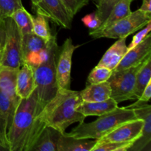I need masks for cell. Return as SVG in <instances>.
<instances>
[{
	"label": "cell",
	"instance_id": "1",
	"mask_svg": "<svg viewBox=\"0 0 151 151\" xmlns=\"http://www.w3.org/2000/svg\"><path fill=\"white\" fill-rule=\"evenodd\" d=\"M41 111L35 91L28 98L21 99L7 131L10 151H31L45 128L38 117Z\"/></svg>",
	"mask_w": 151,
	"mask_h": 151
},
{
	"label": "cell",
	"instance_id": "2",
	"mask_svg": "<svg viewBox=\"0 0 151 151\" xmlns=\"http://www.w3.org/2000/svg\"><path fill=\"white\" fill-rule=\"evenodd\" d=\"M80 91L58 89L55 97L46 105L38 117L41 125L51 127L61 134L75 122H83L86 117L77 111L82 103Z\"/></svg>",
	"mask_w": 151,
	"mask_h": 151
},
{
	"label": "cell",
	"instance_id": "3",
	"mask_svg": "<svg viewBox=\"0 0 151 151\" xmlns=\"http://www.w3.org/2000/svg\"><path fill=\"white\" fill-rule=\"evenodd\" d=\"M139 119L133 109L118 107L89 123L81 122L66 135L77 139H99L115 128L128 121Z\"/></svg>",
	"mask_w": 151,
	"mask_h": 151
},
{
	"label": "cell",
	"instance_id": "4",
	"mask_svg": "<svg viewBox=\"0 0 151 151\" xmlns=\"http://www.w3.org/2000/svg\"><path fill=\"white\" fill-rule=\"evenodd\" d=\"M59 52L56 35H53L51 45L44 60L33 69L35 92L41 111L55 97L58 88L56 81V60Z\"/></svg>",
	"mask_w": 151,
	"mask_h": 151
},
{
	"label": "cell",
	"instance_id": "5",
	"mask_svg": "<svg viewBox=\"0 0 151 151\" xmlns=\"http://www.w3.org/2000/svg\"><path fill=\"white\" fill-rule=\"evenodd\" d=\"M150 22H151V15L138 9L136 11L131 12L129 15L108 29L91 36L94 39L101 38L114 39L127 38L128 35L144 27Z\"/></svg>",
	"mask_w": 151,
	"mask_h": 151
},
{
	"label": "cell",
	"instance_id": "6",
	"mask_svg": "<svg viewBox=\"0 0 151 151\" xmlns=\"http://www.w3.org/2000/svg\"><path fill=\"white\" fill-rule=\"evenodd\" d=\"M145 61L132 67L112 72L108 81L111 88V97L116 103H119L121 102L134 99V92L136 78L137 72Z\"/></svg>",
	"mask_w": 151,
	"mask_h": 151
},
{
	"label": "cell",
	"instance_id": "7",
	"mask_svg": "<svg viewBox=\"0 0 151 151\" xmlns=\"http://www.w3.org/2000/svg\"><path fill=\"white\" fill-rule=\"evenodd\" d=\"M6 35L2 50L1 66L19 69L22 65V35L17 25L11 17L4 19Z\"/></svg>",
	"mask_w": 151,
	"mask_h": 151
},
{
	"label": "cell",
	"instance_id": "8",
	"mask_svg": "<svg viewBox=\"0 0 151 151\" xmlns=\"http://www.w3.org/2000/svg\"><path fill=\"white\" fill-rule=\"evenodd\" d=\"M53 35L50 41L38 36L33 32L22 36V64L27 63L33 69L37 67L47 55Z\"/></svg>",
	"mask_w": 151,
	"mask_h": 151
},
{
	"label": "cell",
	"instance_id": "9",
	"mask_svg": "<svg viewBox=\"0 0 151 151\" xmlns=\"http://www.w3.org/2000/svg\"><path fill=\"white\" fill-rule=\"evenodd\" d=\"M76 48L72 38H68L59 50L56 60V81L58 89L70 88L72 55Z\"/></svg>",
	"mask_w": 151,
	"mask_h": 151
},
{
	"label": "cell",
	"instance_id": "10",
	"mask_svg": "<svg viewBox=\"0 0 151 151\" xmlns=\"http://www.w3.org/2000/svg\"><path fill=\"white\" fill-rule=\"evenodd\" d=\"M37 14H41L55 24L66 29H72L73 17L64 7L60 0H41L36 5H32Z\"/></svg>",
	"mask_w": 151,
	"mask_h": 151
},
{
	"label": "cell",
	"instance_id": "11",
	"mask_svg": "<svg viewBox=\"0 0 151 151\" xmlns=\"http://www.w3.org/2000/svg\"><path fill=\"white\" fill-rule=\"evenodd\" d=\"M144 120L137 119L128 121L112 130L102 138L97 139V142H134L142 135Z\"/></svg>",
	"mask_w": 151,
	"mask_h": 151
},
{
	"label": "cell",
	"instance_id": "12",
	"mask_svg": "<svg viewBox=\"0 0 151 151\" xmlns=\"http://www.w3.org/2000/svg\"><path fill=\"white\" fill-rule=\"evenodd\" d=\"M150 56H151V34L149 33L140 44L128 50L113 72L128 69L143 63Z\"/></svg>",
	"mask_w": 151,
	"mask_h": 151
},
{
	"label": "cell",
	"instance_id": "13",
	"mask_svg": "<svg viewBox=\"0 0 151 151\" xmlns=\"http://www.w3.org/2000/svg\"><path fill=\"white\" fill-rule=\"evenodd\" d=\"M139 119L144 120L142 135L136 140L128 151H142L150 147L151 142V106L145 104L133 109Z\"/></svg>",
	"mask_w": 151,
	"mask_h": 151
},
{
	"label": "cell",
	"instance_id": "14",
	"mask_svg": "<svg viewBox=\"0 0 151 151\" xmlns=\"http://www.w3.org/2000/svg\"><path fill=\"white\" fill-rule=\"evenodd\" d=\"M35 89L33 69L23 63L18 70L16 81V94L19 98H28Z\"/></svg>",
	"mask_w": 151,
	"mask_h": 151
},
{
	"label": "cell",
	"instance_id": "15",
	"mask_svg": "<svg viewBox=\"0 0 151 151\" xmlns=\"http://www.w3.org/2000/svg\"><path fill=\"white\" fill-rule=\"evenodd\" d=\"M127 38H119L103 55L97 66H105L112 71L117 66L120 60L128 51Z\"/></svg>",
	"mask_w": 151,
	"mask_h": 151
},
{
	"label": "cell",
	"instance_id": "16",
	"mask_svg": "<svg viewBox=\"0 0 151 151\" xmlns=\"http://www.w3.org/2000/svg\"><path fill=\"white\" fill-rule=\"evenodd\" d=\"M131 2H132L131 0H119V1H117L111 9L106 20L101 24V25L97 29L89 31L90 36L108 29L115 23L119 22V20L123 19L124 17L129 15L131 13Z\"/></svg>",
	"mask_w": 151,
	"mask_h": 151
},
{
	"label": "cell",
	"instance_id": "17",
	"mask_svg": "<svg viewBox=\"0 0 151 151\" xmlns=\"http://www.w3.org/2000/svg\"><path fill=\"white\" fill-rule=\"evenodd\" d=\"M118 104L119 103L111 97L100 102L83 101L78 107L77 111L82 114L85 117L91 116H100L116 109L119 107Z\"/></svg>",
	"mask_w": 151,
	"mask_h": 151
},
{
	"label": "cell",
	"instance_id": "18",
	"mask_svg": "<svg viewBox=\"0 0 151 151\" xmlns=\"http://www.w3.org/2000/svg\"><path fill=\"white\" fill-rule=\"evenodd\" d=\"M97 139H77L60 134L57 143V151H91Z\"/></svg>",
	"mask_w": 151,
	"mask_h": 151
},
{
	"label": "cell",
	"instance_id": "19",
	"mask_svg": "<svg viewBox=\"0 0 151 151\" xmlns=\"http://www.w3.org/2000/svg\"><path fill=\"white\" fill-rule=\"evenodd\" d=\"M83 101L100 102L108 100L111 95V88L109 81L97 84H89L80 91Z\"/></svg>",
	"mask_w": 151,
	"mask_h": 151
},
{
	"label": "cell",
	"instance_id": "20",
	"mask_svg": "<svg viewBox=\"0 0 151 151\" xmlns=\"http://www.w3.org/2000/svg\"><path fill=\"white\" fill-rule=\"evenodd\" d=\"M60 134L51 127L47 126L40 134L31 151H57V143Z\"/></svg>",
	"mask_w": 151,
	"mask_h": 151
},
{
	"label": "cell",
	"instance_id": "21",
	"mask_svg": "<svg viewBox=\"0 0 151 151\" xmlns=\"http://www.w3.org/2000/svg\"><path fill=\"white\" fill-rule=\"evenodd\" d=\"M20 100L12 98L0 89V113L5 122L7 131L13 122V117Z\"/></svg>",
	"mask_w": 151,
	"mask_h": 151
},
{
	"label": "cell",
	"instance_id": "22",
	"mask_svg": "<svg viewBox=\"0 0 151 151\" xmlns=\"http://www.w3.org/2000/svg\"><path fill=\"white\" fill-rule=\"evenodd\" d=\"M151 81V56L147 58L137 72L134 88V99H139L145 87Z\"/></svg>",
	"mask_w": 151,
	"mask_h": 151
},
{
	"label": "cell",
	"instance_id": "23",
	"mask_svg": "<svg viewBox=\"0 0 151 151\" xmlns=\"http://www.w3.org/2000/svg\"><path fill=\"white\" fill-rule=\"evenodd\" d=\"M19 28L22 37L32 32V17L24 7L19 9L10 16Z\"/></svg>",
	"mask_w": 151,
	"mask_h": 151
},
{
	"label": "cell",
	"instance_id": "24",
	"mask_svg": "<svg viewBox=\"0 0 151 151\" xmlns=\"http://www.w3.org/2000/svg\"><path fill=\"white\" fill-rule=\"evenodd\" d=\"M32 32L38 36L50 41L52 37L49 19L41 14H37L36 17H32Z\"/></svg>",
	"mask_w": 151,
	"mask_h": 151
},
{
	"label": "cell",
	"instance_id": "25",
	"mask_svg": "<svg viewBox=\"0 0 151 151\" xmlns=\"http://www.w3.org/2000/svg\"><path fill=\"white\" fill-rule=\"evenodd\" d=\"M113 71L105 66H97L91 71L87 81L89 84H97L108 81Z\"/></svg>",
	"mask_w": 151,
	"mask_h": 151
},
{
	"label": "cell",
	"instance_id": "26",
	"mask_svg": "<svg viewBox=\"0 0 151 151\" xmlns=\"http://www.w3.org/2000/svg\"><path fill=\"white\" fill-rule=\"evenodd\" d=\"M134 142H96L91 151H128Z\"/></svg>",
	"mask_w": 151,
	"mask_h": 151
},
{
	"label": "cell",
	"instance_id": "27",
	"mask_svg": "<svg viewBox=\"0 0 151 151\" xmlns=\"http://www.w3.org/2000/svg\"><path fill=\"white\" fill-rule=\"evenodd\" d=\"M22 7V0H0V19L10 17L14 12Z\"/></svg>",
	"mask_w": 151,
	"mask_h": 151
},
{
	"label": "cell",
	"instance_id": "28",
	"mask_svg": "<svg viewBox=\"0 0 151 151\" xmlns=\"http://www.w3.org/2000/svg\"><path fill=\"white\" fill-rule=\"evenodd\" d=\"M119 1V0H98L97 1L95 15L101 24L106 20L114 4ZM131 1H133L134 0Z\"/></svg>",
	"mask_w": 151,
	"mask_h": 151
},
{
	"label": "cell",
	"instance_id": "29",
	"mask_svg": "<svg viewBox=\"0 0 151 151\" xmlns=\"http://www.w3.org/2000/svg\"><path fill=\"white\" fill-rule=\"evenodd\" d=\"M69 14L74 16L83 7L88 4L90 0H60Z\"/></svg>",
	"mask_w": 151,
	"mask_h": 151
},
{
	"label": "cell",
	"instance_id": "30",
	"mask_svg": "<svg viewBox=\"0 0 151 151\" xmlns=\"http://www.w3.org/2000/svg\"><path fill=\"white\" fill-rule=\"evenodd\" d=\"M151 31V22L147 24V25L144 27L143 28H142V29L140 31H139L137 34L134 35L132 38V41L130 43L129 45L128 46V49L133 48L135 46H137V44H140L146 37L147 36L149 33H150Z\"/></svg>",
	"mask_w": 151,
	"mask_h": 151
},
{
	"label": "cell",
	"instance_id": "31",
	"mask_svg": "<svg viewBox=\"0 0 151 151\" xmlns=\"http://www.w3.org/2000/svg\"><path fill=\"white\" fill-rule=\"evenodd\" d=\"M151 98V81L148 83V84L147 85V86L145 87V88L144 89V91L142 93L141 96L139 99H137V101L136 103H134V104L130 105V106H126L127 108H129V109H134V108L139 107V106H141L142 105L147 104L148 103L149 100Z\"/></svg>",
	"mask_w": 151,
	"mask_h": 151
},
{
	"label": "cell",
	"instance_id": "32",
	"mask_svg": "<svg viewBox=\"0 0 151 151\" xmlns=\"http://www.w3.org/2000/svg\"><path fill=\"white\" fill-rule=\"evenodd\" d=\"M82 22L84 24V25L89 29V31L94 30L101 25V22L96 16L95 12L86 15L82 19Z\"/></svg>",
	"mask_w": 151,
	"mask_h": 151
},
{
	"label": "cell",
	"instance_id": "33",
	"mask_svg": "<svg viewBox=\"0 0 151 151\" xmlns=\"http://www.w3.org/2000/svg\"><path fill=\"white\" fill-rule=\"evenodd\" d=\"M0 145L9 150V143L7 139V131L6 129L5 122L0 113Z\"/></svg>",
	"mask_w": 151,
	"mask_h": 151
},
{
	"label": "cell",
	"instance_id": "34",
	"mask_svg": "<svg viewBox=\"0 0 151 151\" xmlns=\"http://www.w3.org/2000/svg\"><path fill=\"white\" fill-rule=\"evenodd\" d=\"M6 35V26L4 19H0V51L4 48Z\"/></svg>",
	"mask_w": 151,
	"mask_h": 151
},
{
	"label": "cell",
	"instance_id": "35",
	"mask_svg": "<svg viewBox=\"0 0 151 151\" xmlns=\"http://www.w3.org/2000/svg\"><path fill=\"white\" fill-rule=\"evenodd\" d=\"M139 9L151 15V0H142V4Z\"/></svg>",
	"mask_w": 151,
	"mask_h": 151
},
{
	"label": "cell",
	"instance_id": "36",
	"mask_svg": "<svg viewBox=\"0 0 151 151\" xmlns=\"http://www.w3.org/2000/svg\"><path fill=\"white\" fill-rule=\"evenodd\" d=\"M41 1V0H31L32 5H36V4H38V3H39Z\"/></svg>",
	"mask_w": 151,
	"mask_h": 151
},
{
	"label": "cell",
	"instance_id": "37",
	"mask_svg": "<svg viewBox=\"0 0 151 151\" xmlns=\"http://www.w3.org/2000/svg\"><path fill=\"white\" fill-rule=\"evenodd\" d=\"M0 151H9L7 150V148H5L4 147H3V146L0 145Z\"/></svg>",
	"mask_w": 151,
	"mask_h": 151
},
{
	"label": "cell",
	"instance_id": "38",
	"mask_svg": "<svg viewBox=\"0 0 151 151\" xmlns=\"http://www.w3.org/2000/svg\"><path fill=\"white\" fill-rule=\"evenodd\" d=\"M1 55H2V51H0V63H1ZM1 65V64H0Z\"/></svg>",
	"mask_w": 151,
	"mask_h": 151
}]
</instances>
